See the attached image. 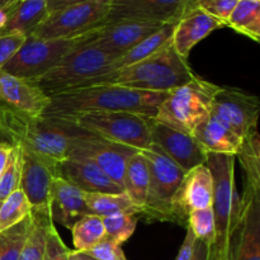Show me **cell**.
Instances as JSON below:
<instances>
[{"mask_svg":"<svg viewBox=\"0 0 260 260\" xmlns=\"http://www.w3.org/2000/svg\"><path fill=\"white\" fill-rule=\"evenodd\" d=\"M29 202L20 189L13 192L0 205V233L9 230L28 217L30 213Z\"/></svg>","mask_w":260,"mask_h":260,"instance_id":"cell-32","label":"cell"},{"mask_svg":"<svg viewBox=\"0 0 260 260\" xmlns=\"http://www.w3.org/2000/svg\"><path fill=\"white\" fill-rule=\"evenodd\" d=\"M197 3H198V0H187V3H185L184 14L188 12V10H190V9H193V8H196Z\"/></svg>","mask_w":260,"mask_h":260,"instance_id":"cell-47","label":"cell"},{"mask_svg":"<svg viewBox=\"0 0 260 260\" xmlns=\"http://www.w3.org/2000/svg\"><path fill=\"white\" fill-rule=\"evenodd\" d=\"M239 0H198L196 7L202 8L205 12L222 22L226 27L229 17L235 9Z\"/></svg>","mask_w":260,"mask_h":260,"instance_id":"cell-37","label":"cell"},{"mask_svg":"<svg viewBox=\"0 0 260 260\" xmlns=\"http://www.w3.org/2000/svg\"><path fill=\"white\" fill-rule=\"evenodd\" d=\"M85 253L98 260H127L121 245L114 243L113 240L108 239L107 236L101 243H98L94 248L85 251Z\"/></svg>","mask_w":260,"mask_h":260,"instance_id":"cell-39","label":"cell"},{"mask_svg":"<svg viewBox=\"0 0 260 260\" xmlns=\"http://www.w3.org/2000/svg\"><path fill=\"white\" fill-rule=\"evenodd\" d=\"M58 177L85 193L123 192L95 162L81 157H68L57 167Z\"/></svg>","mask_w":260,"mask_h":260,"instance_id":"cell-20","label":"cell"},{"mask_svg":"<svg viewBox=\"0 0 260 260\" xmlns=\"http://www.w3.org/2000/svg\"><path fill=\"white\" fill-rule=\"evenodd\" d=\"M20 157L22 172L19 189L24 193L32 210L50 211L51 187L58 177V164L23 147H20Z\"/></svg>","mask_w":260,"mask_h":260,"instance_id":"cell-17","label":"cell"},{"mask_svg":"<svg viewBox=\"0 0 260 260\" xmlns=\"http://www.w3.org/2000/svg\"><path fill=\"white\" fill-rule=\"evenodd\" d=\"M193 136L207 154L236 156L243 144V139L240 136H238L233 129L212 116H210L207 121L203 122L196 129Z\"/></svg>","mask_w":260,"mask_h":260,"instance_id":"cell-23","label":"cell"},{"mask_svg":"<svg viewBox=\"0 0 260 260\" xmlns=\"http://www.w3.org/2000/svg\"><path fill=\"white\" fill-rule=\"evenodd\" d=\"M194 76L187 58L182 57L170 43L128 68L98 76L88 86L119 85L152 93H168L187 84Z\"/></svg>","mask_w":260,"mask_h":260,"instance_id":"cell-3","label":"cell"},{"mask_svg":"<svg viewBox=\"0 0 260 260\" xmlns=\"http://www.w3.org/2000/svg\"><path fill=\"white\" fill-rule=\"evenodd\" d=\"M17 0H0V8L8 7V5H12L13 3H15Z\"/></svg>","mask_w":260,"mask_h":260,"instance_id":"cell-48","label":"cell"},{"mask_svg":"<svg viewBox=\"0 0 260 260\" xmlns=\"http://www.w3.org/2000/svg\"><path fill=\"white\" fill-rule=\"evenodd\" d=\"M20 172H22L20 147L18 145H13L12 154L7 162V167L0 175V202L9 197L13 192L19 189Z\"/></svg>","mask_w":260,"mask_h":260,"instance_id":"cell-35","label":"cell"},{"mask_svg":"<svg viewBox=\"0 0 260 260\" xmlns=\"http://www.w3.org/2000/svg\"><path fill=\"white\" fill-rule=\"evenodd\" d=\"M139 152L132 147L116 142L107 141L99 137H86L73 150L69 157H81L95 162L116 184L123 189V175L126 162L131 155Z\"/></svg>","mask_w":260,"mask_h":260,"instance_id":"cell-19","label":"cell"},{"mask_svg":"<svg viewBox=\"0 0 260 260\" xmlns=\"http://www.w3.org/2000/svg\"><path fill=\"white\" fill-rule=\"evenodd\" d=\"M15 3H13L12 5H8V7L0 8V30H2L3 28L5 27V24H7L8 19H9V15H10V13H12V9H13V7L15 5Z\"/></svg>","mask_w":260,"mask_h":260,"instance_id":"cell-45","label":"cell"},{"mask_svg":"<svg viewBox=\"0 0 260 260\" xmlns=\"http://www.w3.org/2000/svg\"><path fill=\"white\" fill-rule=\"evenodd\" d=\"M211 245L205 240L196 239L194 246H193V254L190 260H208L210 259Z\"/></svg>","mask_w":260,"mask_h":260,"instance_id":"cell-42","label":"cell"},{"mask_svg":"<svg viewBox=\"0 0 260 260\" xmlns=\"http://www.w3.org/2000/svg\"><path fill=\"white\" fill-rule=\"evenodd\" d=\"M150 173L147 160L141 152L131 155L126 162L123 175V192L128 194L132 202L142 210L146 202L147 190H149ZM141 213V212H140Z\"/></svg>","mask_w":260,"mask_h":260,"instance_id":"cell-26","label":"cell"},{"mask_svg":"<svg viewBox=\"0 0 260 260\" xmlns=\"http://www.w3.org/2000/svg\"><path fill=\"white\" fill-rule=\"evenodd\" d=\"M196 238L193 235L192 231L189 229H187V234H185V238L183 240L182 246H180L179 251H178V255L175 260H190L192 259L193 254V246H194Z\"/></svg>","mask_w":260,"mask_h":260,"instance_id":"cell-41","label":"cell"},{"mask_svg":"<svg viewBox=\"0 0 260 260\" xmlns=\"http://www.w3.org/2000/svg\"><path fill=\"white\" fill-rule=\"evenodd\" d=\"M50 212L53 223L69 230L81 217L90 215L83 190L60 177L53 180L51 187Z\"/></svg>","mask_w":260,"mask_h":260,"instance_id":"cell-22","label":"cell"},{"mask_svg":"<svg viewBox=\"0 0 260 260\" xmlns=\"http://www.w3.org/2000/svg\"><path fill=\"white\" fill-rule=\"evenodd\" d=\"M222 27H225L222 22L208 14L202 8L196 7L188 10L175 23L172 45L182 57L188 58L189 52L197 43Z\"/></svg>","mask_w":260,"mask_h":260,"instance_id":"cell-21","label":"cell"},{"mask_svg":"<svg viewBox=\"0 0 260 260\" xmlns=\"http://www.w3.org/2000/svg\"><path fill=\"white\" fill-rule=\"evenodd\" d=\"M213 179L206 164L187 172L172 200L173 222L187 229L190 212L212 207Z\"/></svg>","mask_w":260,"mask_h":260,"instance_id":"cell-16","label":"cell"},{"mask_svg":"<svg viewBox=\"0 0 260 260\" xmlns=\"http://www.w3.org/2000/svg\"><path fill=\"white\" fill-rule=\"evenodd\" d=\"M259 113L258 96L230 86H220L211 111V116L226 124L241 139L258 127Z\"/></svg>","mask_w":260,"mask_h":260,"instance_id":"cell-12","label":"cell"},{"mask_svg":"<svg viewBox=\"0 0 260 260\" xmlns=\"http://www.w3.org/2000/svg\"><path fill=\"white\" fill-rule=\"evenodd\" d=\"M106 236L118 245L126 243L136 230L139 216L135 213H116L102 217Z\"/></svg>","mask_w":260,"mask_h":260,"instance_id":"cell-34","label":"cell"},{"mask_svg":"<svg viewBox=\"0 0 260 260\" xmlns=\"http://www.w3.org/2000/svg\"><path fill=\"white\" fill-rule=\"evenodd\" d=\"M150 135L151 144L159 147L184 173L189 172L198 165L206 164L207 152L203 150L193 135L178 131L155 121L154 118L151 121Z\"/></svg>","mask_w":260,"mask_h":260,"instance_id":"cell-18","label":"cell"},{"mask_svg":"<svg viewBox=\"0 0 260 260\" xmlns=\"http://www.w3.org/2000/svg\"><path fill=\"white\" fill-rule=\"evenodd\" d=\"M187 229L192 231L196 239L205 240L212 245L215 239V220H213L212 207L190 212L188 216Z\"/></svg>","mask_w":260,"mask_h":260,"instance_id":"cell-36","label":"cell"},{"mask_svg":"<svg viewBox=\"0 0 260 260\" xmlns=\"http://www.w3.org/2000/svg\"><path fill=\"white\" fill-rule=\"evenodd\" d=\"M167 94L119 85L86 86L51 95L43 116L68 119L86 112H129L155 118Z\"/></svg>","mask_w":260,"mask_h":260,"instance_id":"cell-2","label":"cell"},{"mask_svg":"<svg viewBox=\"0 0 260 260\" xmlns=\"http://www.w3.org/2000/svg\"><path fill=\"white\" fill-rule=\"evenodd\" d=\"M0 205H2V202H0Z\"/></svg>","mask_w":260,"mask_h":260,"instance_id":"cell-49","label":"cell"},{"mask_svg":"<svg viewBox=\"0 0 260 260\" xmlns=\"http://www.w3.org/2000/svg\"><path fill=\"white\" fill-rule=\"evenodd\" d=\"M218 89V85L196 75L184 85L168 91L154 119L178 131L193 135L210 118L213 98Z\"/></svg>","mask_w":260,"mask_h":260,"instance_id":"cell-4","label":"cell"},{"mask_svg":"<svg viewBox=\"0 0 260 260\" xmlns=\"http://www.w3.org/2000/svg\"><path fill=\"white\" fill-rule=\"evenodd\" d=\"M46 2H47V12L52 13L65 7H69V5L79 4V3L88 2V0H46Z\"/></svg>","mask_w":260,"mask_h":260,"instance_id":"cell-43","label":"cell"},{"mask_svg":"<svg viewBox=\"0 0 260 260\" xmlns=\"http://www.w3.org/2000/svg\"><path fill=\"white\" fill-rule=\"evenodd\" d=\"M236 157H239L246 175V183L260 187V139L258 127L251 129L243 139Z\"/></svg>","mask_w":260,"mask_h":260,"instance_id":"cell-31","label":"cell"},{"mask_svg":"<svg viewBox=\"0 0 260 260\" xmlns=\"http://www.w3.org/2000/svg\"><path fill=\"white\" fill-rule=\"evenodd\" d=\"M13 145L7 141H0V175H2L3 170L7 167V162L9 160L10 154H12Z\"/></svg>","mask_w":260,"mask_h":260,"instance_id":"cell-44","label":"cell"},{"mask_svg":"<svg viewBox=\"0 0 260 260\" xmlns=\"http://www.w3.org/2000/svg\"><path fill=\"white\" fill-rule=\"evenodd\" d=\"M69 260H98L93 256L88 255L86 253H83V251H76L71 250L70 255H69Z\"/></svg>","mask_w":260,"mask_h":260,"instance_id":"cell-46","label":"cell"},{"mask_svg":"<svg viewBox=\"0 0 260 260\" xmlns=\"http://www.w3.org/2000/svg\"><path fill=\"white\" fill-rule=\"evenodd\" d=\"M114 58L96 47L79 46L36 81L48 96L85 88L95 78L109 73Z\"/></svg>","mask_w":260,"mask_h":260,"instance_id":"cell-5","label":"cell"},{"mask_svg":"<svg viewBox=\"0 0 260 260\" xmlns=\"http://www.w3.org/2000/svg\"><path fill=\"white\" fill-rule=\"evenodd\" d=\"M150 173L146 202L140 216L147 221L173 222L172 200L185 173L154 144L141 150Z\"/></svg>","mask_w":260,"mask_h":260,"instance_id":"cell-7","label":"cell"},{"mask_svg":"<svg viewBox=\"0 0 260 260\" xmlns=\"http://www.w3.org/2000/svg\"><path fill=\"white\" fill-rule=\"evenodd\" d=\"M0 135L5 141L60 164L86 137L91 136L74 122L55 117H24L0 111Z\"/></svg>","mask_w":260,"mask_h":260,"instance_id":"cell-1","label":"cell"},{"mask_svg":"<svg viewBox=\"0 0 260 260\" xmlns=\"http://www.w3.org/2000/svg\"><path fill=\"white\" fill-rule=\"evenodd\" d=\"M70 249L65 245L61 236L58 235L55 225L50 229V233L46 240L43 260H69Z\"/></svg>","mask_w":260,"mask_h":260,"instance_id":"cell-38","label":"cell"},{"mask_svg":"<svg viewBox=\"0 0 260 260\" xmlns=\"http://www.w3.org/2000/svg\"><path fill=\"white\" fill-rule=\"evenodd\" d=\"M162 25L164 24L161 23L134 22V20L111 23L83 35L81 46L96 47L118 57L135 47L142 40L160 29Z\"/></svg>","mask_w":260,"mask_h":260,"instance_id":"cell-13","label":"cell"},{"mask_svg":"<svg viewBox=\"0 0 260 260\" xmlns=\"http://www.w3.org/2000/svg\"><path fill=\"white\" fill-rule=\"evenodd\" d=\"M47 14L46 0H18L13 7L7 24L0 33H20L30 36Z\"/></svg>","mask_w":260,"mask_h":260,"instance_id":"cell-24","label":"cell"},{"mask_svg":"<svg viewBox=\"0 0 260 260\" xmlns=\"http://www.w3.org/2000/svg\"><path fill=\"white\" fill-rule=\"evenodd\" d=\"M70 230L73 235L74 248L76 251H83V253L90 250L106 238V230L102 217L95 215L84 216L78 222L74 223Z\"/></svg>","mask_w":260,"mask_h":260,"instance_id":"cell-30","label":"cell"},{"mask_svg":"<svg viewBox=\"0 0 260 260\" xmlns=\"http://www.w3.org/2000/svg\"><path fill=\"white\" fill-rule=\"evenodd\" d=\"M83 45V36L70 40H42L27 36L22 47L2 68L18 78L37 80L55 68L69 52Z\"/></svg>","mask_w":260,"mask_h":260,"instance_id":"cell-11","label":"cell"},{"mask_svg":"<svg viewBox=\"0 0 260 260\" xmlns=\"http://www.w3.org/2000/svg\"><path fill=\"white\" fill-rule=\"evenodd\" d=\"M32 226V216L25 217L18 225L0 233V260H18L22 246Z\"/></svg>","mask_w":260,"mask_h":260,"instance_id":"cell-33","label":"cell"},{"mask_svg":"<svg viewBox=\"0 0 260 260\" xmlns=\"http://www.w3.org/2000/svg\"><path fill=\"white\" fill-rule=\"evenodd\" d=\"M185 3L187 0H112L102 25L126 20L177 23L184 14Z\"/></svg>","mask_w":260,"mask_h":260,"instance_id":"cell-14","label":"cell"},{"mask_svg":"<svg viewBox=\"0 0 260 260\" xmlns=\"http://www.w3.org/2000/svg\"><path fill=\"white\" fill-rule=\"evenodd\" d=\"M220 260H260V187L245 182L240 210L231 218L228 245Z\"/></svg>","mask_w":260,"mask_h":260,"instance_id":"cell-10","label":"cell"},{"mask_svg":"<svg viewBox=\"0 0 260 260\" xmlns=\"http://www.w3.org/2000/svg\"><path fill=\"white\" fill-rule=\"evenodd\" d=\"M174 27L175 23H167V24L162 25L160 29H157L156 32L150 35L149 37L142 40L140 43H137L135 47H132L129 51H127L126 53L114 58L109 73L121 70V69L124 68H128V66L134 65V63L139 62V61L145 60V58L150 57V56L154 55L157 51L167 47L168 45L172 43Z\"/></svg>","mask_w":260,"mask_h":260,"instance_id":"cell-25","label":"cell"},{"mask_svg":"<svg viewBox=\"0 0 260 260\" xmlns=\"http://www.w3.org/2000/svg\"><path fill=\"white\" fill-rule=\"evenodd\" d=\"M32 226L22 246L18 260H43L46 240L53 223L50 211L30 210Z\"/></svg>","mask_w":260,"mask_h":260,"instance_id":"cell-27","label":"cell"},{"mask_svg":"<svg viewBox=\"0 0 260 260\" xmlns=\"http://www.w3.org/2000/svg\"><path fill=\"white\" fill-rule=\"evenodd\" d=\"M112 0H88L48 13L30 36L42 40H70L99 28Z\"/></svg>","mask_w":260,"mask_h":260,"instance_id":"cell-9","label":"cell"},{"mask_svg":"<svg viewBox=\"0 0 260 260\" xmlns=\"http://www.w3.org/2000/svg\"><path fill=\"white\" fill-rule=\"evenodd\" d=\"M226 27L246 36L254 42L260 41V0H239L229 17Z\"/></svg>","mask_w":260,"mask_h":260,"instance_id":"cell-29","label":"cell"},{"mask_svg":"<svg viewBox=\"0 0 260 260\" xmlns=\"http://www.w3.org/2000/svg\"><path fill=\"white\" fill-rule=\"evenodd\" d=\"M85 203L90 215L106 217L116 213H135L140 217V210L126 192L119 193H85Z\"/></svg>","mask_w":260,"mask_h":260,"instance_id":"cell-28","label":"cell"},{"mask_svg":"<svg viewBox=\"0 0 260 260\" xmlns=\"http://www.w3.org/2000/svg\"><path fill=\"white\" fill-rule=\"evenodd\" d=\"M50 106V96L37 81L18 78L0 69V111L38 118Z\"/></svg>","mask_w":260,"mask_h":260,"instance_id":"cell-15","label":"cell"},{"mask_svg":"<svg viewBox=\"0 0 260 260\" xmlns=\"http://www.w3.org/2000/svg\"><path fill=\"white\" fill-rule=\"evenodd\" d=\"M89 134L141 151L151 145L152 118L129 112H86L68 118Z\"/></svg>","mask_w":260,"mask_h":260,"instance_id":"cell-6","label":"cell"},{"mask_svg":"<svg viewBox=\"0 0 260 260\" xmlns=\"http://www.w3.org/2000/svg\"><path fill=\"white\" fill-rule=\"evenodd\" d=\"M235 160L234 155L207 154L206 165L213 179L212 212L215 220V239L211 245L210 259L220 260L228 245L231 229L233 201L235 193Z\"/></svg>","mask_w":260,"mask_h":260,"instance_id":"cell-8","label":"cell"},{"mask_svg":"<svg viewBox=\"0 0 260 260\" xmlns=\"http://www.w3.org/2000/svg\"><path fill=\"white\" fill-rule=\"evenodd\" d=\"M25 38L20 33H0V69L17 53Z\"/></svg>","mask_w":260,"mask_h":260,"instance_id":"cell-40","label":"cell"}]
</instances>
